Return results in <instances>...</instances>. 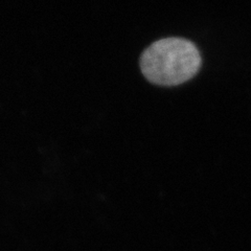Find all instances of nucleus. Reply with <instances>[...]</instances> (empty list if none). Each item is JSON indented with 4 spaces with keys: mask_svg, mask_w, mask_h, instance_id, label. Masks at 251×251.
Masks as SVG:
<instances>
[{
    "mask_svg": "<svg viewBox=\"0 0 251 251\" xmlns=\"http://www.w3.org/2000/svg\"><path fill=\"white\" fill-rule=\"evenodd\" d=\"M201 65L200 53L191 41L167 38L156 41L141 54L140 68L149 81L175 86L192 78Z\"/></svg>",
    "mask_w": 251,
    "mask_h": 251,
    "instance_id": "obj_1",
    "label": "nucleus"
}]
</instances>
